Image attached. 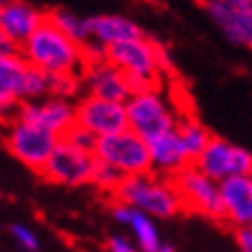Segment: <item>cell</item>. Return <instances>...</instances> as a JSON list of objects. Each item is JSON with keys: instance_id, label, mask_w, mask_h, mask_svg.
<instances>
[{"instance_id": "6da1fadb", "label": "cell", "mask_w": 252, "mask_h": 252, "mask_svg": "<svg viewBox=\"0 0 252 252\" xmlns=\"http://www.w3.org/2000/svg\"><path fill=\"white\" fill-rule=\"evenodd\" d=\"M19 54L31 67L44 72L46 77L81 74L88 63L86 46L67 37L51 19L39 26L37 32L19 49Z\"/></svg>"}, {"instance_id": "7a4b0ae2", "label": "cell", "mask_w": 252, "mask_h": 252, "mask_svg": "<svg viewBox=\"0 0 252 252\" xmlns=\"http://www.w3.org/2000/svg\"><path fill=\"white\" fill-rule=\"evenodd\" d=\"M107 61H111L116 67L125 72L134 91L162 86L164 74L171 69V58L164 44H160L158 39H151L148 35L107 49Z\"/></svg>"}, {"instance_id": "3957f363", "label": "cell", "mask_w": 252, "mask_h": 252, "mask_svg": "<svg viewBox=\"0 0 252 252\" xmlns=\"http://www.w3.org/2000/svg\"><path fill=\"white\" fill-rule=\"evenodd\" d=\"M125 109H127V127L137 132L141 139H146L148 144L176 130L183 116L162 86L134 91L132 97L125 102Z\"/></svg>"}, {"instance_id": "277c9868", "label": "cell", "mask_w": 252, "mask_h": 252, "mask_svg": "<svg viewBox=\"0 0 252 252\" xmlns=\"http://www.w3.org/2000/svg\"><path fill=\"white\" fill-rule=\"evenodd\" d=\"M111 197L114 201H121L125 206L151 215L153 220L155 218L169 220L174 215L183 213V204H181V197H178L174 183L158 174L125 178Z\"/></svg>"}, {"instance_id": "5b68a950", "label": "cell", "mask_w": 252, "mask_h": 252, "mask_svg": "<svg viewBox=\"0 0 252 252\" xmlns=\"http://www.w3.org/2000/svg\"><path fill=\"white\" fill-rule=\"evenodd\" d=\"M95 158L102 164L114 167L125 178L132 176L153 174V162H151V146L146 139H141L137 132L127 130L111 134V137L97 139L95 146Z\"/></svg>"}, {"instance_id": "8992f818", "label": "cell", "mask_w": 252, "mask_h": 252, "mask_svg": "<svg viewBox=\"0 0 252 252\" xmlns=\"http://www.w3.org/2000/svg\"><path fill=\"white\" fill-rule=\"evenodd\" d=\"M2 141H5L9 153L14 155L23 167L39 174L49 162V158L54 155L61 137H56L49 130H42V127H37V125H32L28 121L12 118L9 123H5Z\"/></svg>"}, {"instance_id": "52a82bcc", "label": "cell", "mask_w": 252, "mask_h": 252, "mask_svg": "<svg viewBox=\"0 0 252 252\" xmlns=\"http://www.w3.org/2000/svg\"><path fill=\"white\" fill-rule=\"evenodd\" d=\"M97 167V158L95 153L81 151L77 146L67 144L65 139L58 141L54 155L49 158L44 169L39 176L54 185L63 188H81V185H93V176Z\"/></svg>"}, {"instance_id": "ba28073f", "label": "cell", "mask_w": 252, "mask_h": 252, "mask_svg": "<svg viewBox=\"0 0 252 252\" xmlns=\"http://www.w3.org/2000/svg\"><path fill=\"white\" fill-rule=\"evenodd\" d=\"M171 183L181 197L183 211L204 215L208 220H222V190L218 181L201 174L192 164L176 176Z\"/></svg>"}, {"instance_id": "9c48e42d", "label": "cell", "mask_w": 252, "mask_h": 252, "mask_svg": "<svg viewBox=\"0 0 252 252\" xmlns=\"http://www.w3.org/2000/svg\"><path fill=\"white\" fill-rule=\"evenodd\" d=\"M194 167L218 183H224L234 176L252 174V153L229 139L213 137L206 151L194 160Z\"/></svg>"}, {"instance_id": "30bf717a", "label": "cell", "mask_w": 252, "mask_h": 252, "mask_svg": "<svg viewBox=\"0 0 252 252\" xmlns=\"http://www.w3.org/2000/svg\"><path fill=\"white\" fill-rule=\"evenodd\" d=\"M32 67L21 54L0 58V123L5 125L16 118L19 109L31 102Z\"/></svg>"}, {"instance_id": "8fae6325", "label": "cell", "mask_w": 252, "mask_h": 252, "mask_svg": "<svg viewBox=\"0 0 252 252\" xmlns=\"http://www.w3.org/2000/svg\"><path fill=\"white\" fill-rule=\"evenodd\" d=\"M77 125L97 139L111 137L127 130V109L121 102L81 95L77 99Z\"/></svg>"}, {"instance_id": "7c38bea8", "label": "cell", "mask_w": 252, "mask_h": 252, "mask_svg": "<svg viewBox=\"0 0 252 252\" xmlns=\"http://www.w3.org/2000/svg\"><path fill=\"white\" fill-rule=\"evenodd\" d=\"M201 7L231 44L252 49V0H206Z\"/></svg>"}, {"instance_id": "4fadbf2b", "label": "cell", "mask_w": 252, "mask_h": 252, "mask_svg": "<svg viewBox=\"0 0 252 252\" xmlns=\"http://www.w3.org/2000/svg\"><path fill=\"white\" fill-rule=\"evenodd\" d=\"M16 118L32 123V125H37L42 130H49L51 134L63 139L77 125V102L49 95V97L37 99V102H26L19 109Z\"/></svg>"}, {"instance_id": "5bb4252c", "label": "cell", "mask_w": 252, "mask_h": 252, "mask_svg": "<svg viewBox=\"0 0 252 252\" xmlns=\"http://www.w3.org/2000/svg\"><path fill=\"white\" fill-rule=\"evenodd\" d=\"M81 84H84L86 95L121 102V104H125L134 93L125 72L116 67L111 61H107V56L86 63L84 72H81Z\"/></svg>"}, {"instance_id": "9a60e30c", "label": "cell", "mask_w": 252, "mask_h": 252, "mask_svg": "<svg viewBox=\"0 0 252 252\" xmlns=\"http://www.w3.org/2000/svg\"><path fill=\"white\" fill-rule=\"evenodd\" d=\"M46 19H49V12L39 9L32 2L5 0V5L0 9V31L7 35V39L16 49H21Z\"/></svg>"}, {"instance_id": "2e32d148", "label": "cell", "mask_w": 252, "mask_h": 252, "mask_svg": "<svg viewBox=\"0 0 252 252\" xmlns=\"http://www.w3.org/2000/svg\"><path fill=\"white\" fill-rule=\"evenodd\" d=\"M151 162H153V174L162 176L174 181L176 176L185 171L188 167L194 164V160L190 158L188 148H185L183 139L178 134V130H171L162 137L151 141Z\"/></svg>"}, {"instance_id": "e0dca14e", "label": "cell", "mask_w": 252, "mask_h": 252, "mask_svg": "<svg viewBox=\"0 0 252 252\" xmlns=\"http://www.w3.org/2000/svg\"><path fill=\"white\" fill-rule=\"evenodd\" d=\"M88 23H91V44L102 46L104 51L116 44L146 37L144 28L125 14H93L88 16Z\"/></svg>"}, {"instance_id": "ac0fdd59", "label": "cell", "mask_w": 252, "mask_h": 252, "mask_svg": "<svg viewBox=\"0 0 252 252\" xmlns=\"http://www.w3.org/2000/svg\"><path fill=\"white\" fill-rule=\"evenodd\" d=\"M222 190V220L231 227H252V174L234 176L220 183Z\"/></svg>"}, {"instance_id": "d6986e66", "label": "cell", "mask_w": 252, "mask_h": 252, "mask_svg": "<svg viewBox=\"0 0 252 252\" xmlns=\"http://www.w3.org/2000/svg\"><path fill=\"white\" fill-rule=\"evenodd\" d=\"M111 218L118 224H125L130 229L132 241L139 245L141 252H158L160 245L164 243L160 236V229H158V222L137 208L125 206L121 201H111Z\"/></svg>"}, {"instance_id": "ffe728a7", "label": "cell", "mask_w": 252, "mask_h": 252, "mask_svg": "<svg viewBox=\"0 0 252 252\" xmlns=\"http://www.w3.org/2000/svg\"><path fill=\"white\" fill-rule=\"evenodd\" d=\"M176 130H178L181 139H183V144H185V148H188V153H190L192 160H197L199 155L206 151V146L211 144V139L215 137V134L208 132L206 125L199 121V118H194L192 114L181 116V121H178V127H176Z\"/></svg>"}, {"instance_id": "44dd1931", "label": "cell", "mask_w": 252, "mask_h": 252, "mask_svg": "<svg viewBox=\"0 0 252 252\" xmlns=\"http://www.w3.org/2000/svg\"><path fill=\"white\" fill-rule=\"evenodd\" d=\"M49 19H51L67 37H72L81 46L91 44V23H88V16L79 14V12L67 9V7H56L49 12Z\"/></svg>"}, {"instance_id": "7402d4cb", "label": "cell", "mask_w": 252, "mask_h": 252, "mask_svg": "<svg viewBox=\"0 0 252 252\" xmlns=\"http://www.w3.org/2000/svg\"><path fill=\"white\" fill-rule=\"evenodd\" d=\"M123 181H125V176H123L121 171H116V169L109 167V164L97 162V167H95V176H93V185H95L97 190L114 194Z\"/></svg>"}, {"instance_id": "603a6c76", "label": "cell", "mask_w": 252, "mask_h": 252, "mask_svg": "<svg viewBox=\"0 0 252 252\" xmlns=\"http://www.w3.org/2000/svg\"><path fill=\"white\" fill-rule=\"evenodd\" d=\"M9 236L14 238V243L21 248L23 252H37L39 250V236L35 234V229H31L28 224L14 222L9 227Z\"/></svg>"}, {"instance_id": "cb8c5ba5", "label": "cell", "mask_w": 252, "mask_h": 252, "mask_svg": "<svg viewBox=\"0 0 252 252\" xmlns=\"http://www.w3.org/2000/svg\"><path fill=\"white\" fill-rule=\"evenodd\" d=\"M63 139H65L67 144L81 148V151H88V153H95V146H97V137H93L91 132L84 130V127H79V125H74Z\"/></svg>"}, {"instance_id": "d4e9b609", "label": "cell", "mask_w": 252, "mask_h": 252, "mask_svg": "<svg viewBox=\"0 0 252 252\" xmlns=\"http://www.w3.org/2000/svg\"><path fill=\"white\" fill-rule=\"evenodd\" d=\"M107 252H141L139 245L125 234H111L107 238Z\"/></svg>"}, {"instance_id": "484cf974", "label": "cell", "mask_w": 252, "mask_h": 252, "mask_svg": "<svg viewBox=\"0 0 252 252\" xmlns=\"http://www.w3.org/2000/svg\"><path fill=\"white\" fill-rule=\"evenodd\" d=\"M234 238H236V248H238L241 252H252V227H243V229H236Z\"/></svg>"}, {"instance_id": "4316f807", "label": "cell", "mask_w": 252, "mask_h": 252, "mask_svg": "<svg viewBox=\"0 0 252 252\" xmlns=\"http://www.w3.org/2000/svg\"><path fill=\"white\" fill-rule=\"evenodd\" d=\"M14 54H19V49L9 42L5 32L0 31V58H2V56H14Z\"/></svg>"}, {"instance_id": "83f0119b", "label": "cell", "mask_w": 252, "mask_h": 252, "mask_svg": "<svg viewBox=\"0 0 252 252\" xmlns=\"http://www.w3.org/2000/svg\"><path fill=\"white\" fill-rule=\"evenodd\" d=\"M158 252H178V250H176V248H174L171 243H162V245H160V250H158Z\"/></svg>"}, {"instance_id": "f1b7e54d", "label": "cell", "mask_w": 252, "mask_h": 252, "mask_svg": "<svg viewBox=\"0 0 252 252\" xmlns=\"http://www.w3.org/2000/svg\"><path fill=\"white\" fill-rule=\"evenodd\" d=\"M2 5H5V0H0V9H2Z\"/></svg>"}]
</instances>
